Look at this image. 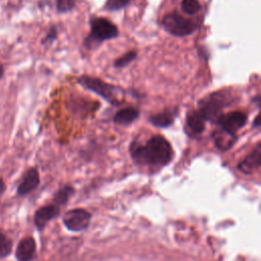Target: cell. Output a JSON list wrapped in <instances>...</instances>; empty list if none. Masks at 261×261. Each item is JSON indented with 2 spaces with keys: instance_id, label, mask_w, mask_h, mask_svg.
I'll return each mask as SVG.
<instances>
[{
  "instance_id": "obj_1",
  "label": "cell",
  "mask_w": 261,
  "mask_h": 261,
  "mask_svg": "<svg viewBox=\"0 0 261 261\" xmlns=\"http://www.w3.org/2000/svg\"><path fill=\"white\" fill-rule=\"evenodd\" d=\"M133 160L138 164L164 166L172 159V148L169 142L162 136L156 135L150 138L144 145L133 143L129 147Z\"/></svg>"
},
{
  "instance_id": "obj_2",
  "label": "cell",
  "mask_w": 261,
  "mask_h": 261,
  "mask_svg": "<svg viewBox=\"0 0 261 261\" xmlns=\"http://www.w3.org/2000/svg\"><path fill=\"white\" fill-rule=\"evenodd\" d=\"M77 83L85 89L96 93L97 95L108 101L110 104L117 105L120 104L122 101V97L124 95L123 90L116 86L105 83L99 77L82 75L77 79Z\"/></svg>"
},
{
  "instance_id": "obj_3",
  "label": "cell",
  "mask_w": 261,
  "mask_h": 261,
  "mask_svg": "<svg viewBox=\"0 0 261 261\" xmlns=\"http://www.w3.org/2000/svg\"><path fill=\"white\" fill-rule=\"evenodd\" d=\"M230 101L229 94L215 92L200 100L197 110L206 121H216L221 115L222 109L227 106Z\"/></svg>"
},
{
  "instance_id": "obj_4",
  "label": "cell",
  "mask_w": 261,
  "mask_h": 261,
  "mask_svg": "<svg viewBox=\"0 0 261 261\" xmlns=\"http://www.w3.org/2000/svg\"><path fill=\"white\" fill-rule=\"evenodd\" d=\"M164 30L175 37H186L193 34L198 25L190 18H187L176 11L165 14L162 18Z\"/></svg>"
},
{
  "instance_id": "obj_5",
  "label": "cell",
  "mask_w": 261,
  "mask_h": 261,
  "mask_svg": "<svg viewBox=\"0 0 261 261\" xmlns=\"http://www.w3.org/2000/svg\"><path fill=\"white\" fill-rule=\"evenodd\" d=\"M118 36L117 27L105 17H96L91 20V37L98 42L114 39Z\"/></svg>"
},
{
  "instance_id": "obj_6",
  "label": "cell",
  "mask_w": 261,
  "mask_h": 261,
  "mask_svg": "<svg viewBox=\"0 0 261 261\" xmlns=\"http://www.w3.org/2000/svg\"><path fill=\"white\" fill-rule=\"evenodd\" d=\"M90 219L91 214L87 210L76 208L65 213L63 217V223L66 228L71 231H81L87 228L90 223Z\"/></svg>"
},
{
  "instance_id": "obj_7",
  "label": "cell",
  "mask_w": 261,
  "mask_h": 261,
  "mask_svg": "<svg viewBox=\"0 0 261 261\" xmlns=\"http://www.w3.org/2000/svg\"><path fill=\"white\" fill-rule=\"evenodd\" d=\"M247 115L242 111H231L221 114L215 121L218 127L230 133H237L247 123Z\"/></svg>"
},
{
  "instance_id": "obj_8",
  "label": "cell",
  "mask_w": 261,
  "mask_h": 261,
  "mask_svg": "<svg viewBox=\"0 0 261 261\" xmlns=\"http://www.w3.org/2000/svg\"><path fill=\"white\" fill-rule=\"evenodd\" d=\"M60 211V206L52 202L51 204L45 205L39 208L34 215V222L38 229H43L45 225L53 218H55Z\"/></svg>"
},
{
  "instance_id": "obj_9",
  "label": "cell",
  "mask_w": 261,
  "mask_h": 261,
  "mask_svg": "<svg viewBox=\"0 0 261 261\" xmlns=\"http://www.w3.org/2000/svg\"><path fill=\"white\" fill-rule=\"evenodd\" d=\"M261 163V144L258 143L256 147L248 154L238 165V169L245 174H251L260 167Z\"/></svg>"
},
{
  "instance_id": "obj_10",
  "label": "cell",
  "mask_w": 261,
  "mask_h": 261,
  "mask_svg": "<svg viewBox=\"0 0 261 261\" xmlns=\"http://www.w3.org/2000/svg\"><path fill=\"white\" fill-rule=\"evenodd\" d=\"M40 182V174L36 167H32L27 170L19 182L16 193L18 196H25L33 192Z\"/></svg>"
},
{
  "instance_id": "obj_11",
  "label": "cell",
  "mask_w": 261,
  "mask_h": 261,
  "mask_svg": "<svg viewBox=\"0 0 261 261\" xmlns=\"http://www.w3.org/2000/svg\"><path fill=\"white\" fill-rule=\"evenodd\" d=\"M211 137H212V140H213L216 148L220 151L229 150L238 140V137L234 133L227 132L220 127H217L211 134Z\"/></svg>"
},
{
  "instance_id": "obj_12",
  "label": "cell",
  "mask_w": 261,
  "mask_h": 261,
  "mask_svg": "<svg viewBox=\"0 0 261 261\" xmlns=\"http://www.w3.org/2000/svg\"><path fill=\"white\" fill-rule=\"evenodd\" d=\"M36 254V242L32 237H25L19 241L15 257L18 261H31Z\"/></svg>"
},
{
  "instance_id": "obj_13",
  "label": "cell",
  "mask_w": 261,
  "mask_h": 261,
  "mask_svg": "<svg viewBox=\"0 0 261 261\" xmlns=\"http://www.w3.org/2000/svg\"><path fill=\"white\" fill-rule=\"evenodd\" d=\"M176 110L172 108L165 109L159 113L150 116L149 121L156 127H167L173 123L176 116Z\"/></svg>"
},
{
  "instance_id": "obj_14",
  "label": "cell",
  "mask_w": 261,
  "mask_h": 261,
  "mask_svg": "<svg viewBox=\"0 0 261 261\" xmlns=\"http://www.w3.org/2000/svg\"><path fill=\"white\" fill-rule=\"evenodd\" d=\"M205 122L206 120L198 112V110L190 112L186 118V124L189 128V133L194 136H198L203 133L205 128Z\"/></svg>"
},
{
  "instance_id": "obj_15",
  "label": "cell",
  "mask_w": 261,
  "mask_h": 261,
  "mask_svg": "<svg viewBox=\"0 0 261 261\" xmlns=\"http://www.w3.org/2000/svg\"><path fill=\"white\" fill-rule=\"evenodd\" d=\"M139 115L140 111L137 107L128 106L118 110L113 116V121L120 125H127L134 122L139 117Z\"/></svg>"
},
{
  "instance_id": "obj_16",
  "label": "cell",
  "mask_w": 261,
  "mask_h": 261,
  "mask_svg": "<svg viewBox=\"0 0 261 261\" xmlns=\"http://www.w3.org/2000/svg\"><path fill=\"white\" fill-rule=\"evenodd\" d=\"M73 192H74V190L71 186H64L55 194L53 202L61 207L68 201L69 197L72 195Z\"/></svg>"
},
{
  "instance_id": "obj_17",
  "label": "cell",
  "mask_w": 261,
  "mask_h": 261,
  "mask_svg": "<svg viewBox=\"0 0 261 261\" xmlns=\"http://www.w3.org/2000/svg\"><path fill=\"white\" fill-rule=\"evenodd\" d=\"M12 250V241L5 233L0 232V259L8 257Z\"/></svg>"
},
{
  "instance_id": "obj_18",
  "label": "cell",
  "mask_w": 261,
  "mask_h": 261,
  "mask_svg": "<svg viewBox=\"0 0 261 261\" xmlns=\"http://www.w3.org/2000/svg\"><path fill=\"white\" fill-rule=\"evenodd\" d=\"M180 8L186 14H196L202 8L199 0H182Z\"/></svg>"
},
{
  "instance_id": "obj_19",
  "label": "cell",
  "mask_w": 261,
  "mask_h": 261,
  "mask_svg": "<svg viewBox=\"0 0 261 261\" xmlns=\"http://www.w3.org/2000/svg\"><path fill=\"white\" fill-rule=\"evenodd\" d=\"M138 56V53L136 50H133V51H128L127 53H125L124 55L120 56L118 59L115 60L114 62V66L117 67V68H120V67H124L126 66L127 64H129L130 62H133Z\"/></svg>"
},
{
  "instance_id": "obj_20",
  "label": "cell",
  "mask_w": 261,
  "mask_h": 261,
  "mask_svg": "<svg viewBox=\"0 0 261 261\" xmlns=\"http://www.w3.org/2000/svg\"><path fill=\"white\" fill-rule=\"evenodd\" d=\"M130 0H107L105 3V8L109 11H116L126 7Z\"/></svg>"
},
{
  "instance_id": "obj_21",
  "label": "cell",
  "mask_w": 261,
  "mask_h": 261,
  "mask_svg": "<svg viewBox=\"0 0 261 261\" xmlns=\"http://www.w3.org/2000/svg\"><path fill=\"white\" fill-rule=\"evenodd\" d=\"M77 0H56V8L59 12H68L74 8Z\"/></svg>"
},
{
  "instance_id": "obj_22",
  "label": "cell",
  "mask_w": 261,
  "mask_h": 261,
  "mask_svg": "<svg viewBox=\"0 0 261 261\" xmlns=\"http://www.w3.org/2000/svg\"><path fill=\"white\" fill-rule=\"evenodd\" d=\"M57 38V29L56 27H51L49 32L47 33V35L45 36V38L43 39L42 43L45 45H48V44H51L53 41H55Z\"/></svg>"
},
{
  "instance_id": "obj_23",
  "label": "cell",
  "mask_w": 261,
  "mask_h": 261,
  "mask_svg": "<svg viewBox=\"0 0 261 261\" xmlns=\"http://www.w3.org/2000/svg\"><path fill=\"white\" fill-rule=\"evenodd\" d=\"M5 190H6V185H5L4 180L0 177V197L3 195V193L5 192Z\"/></svg>"
},
{
  "instance_id": "obj_24",
  "label": "cell",
  "mask_w": 261,
  "mask_h": 261,
  "mask_svg": "<svg viewBox=\"0 0 261 261\" xmlns=\"http://www.w3.org/2000/svg\"><path fill=\"white\" fill-rule=\"evenodd\" d=\"M259 126H260V117H259V115H257L253 122V127H259Z\"/></svg>"
},
{
  "instance_id": "obj_25",
  "label": "cell",
  "mask_w": 261,
  "mask_h": 261,
  "mask_svg": "<svg viewBox=\"0 0 261 261\" xmlns=\"http://www.w3.org/2000/svg\"><path fill=\"white\" fill-rule=\"evenodd\" d=\"M3 75H4V66H3V64L0 62V80L3 77Z\"/></svg>"
}]
</instances>
